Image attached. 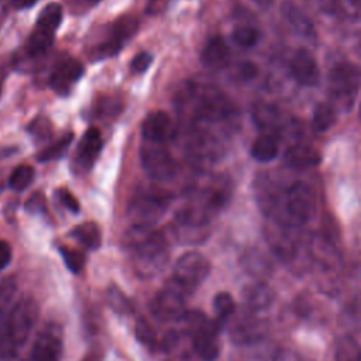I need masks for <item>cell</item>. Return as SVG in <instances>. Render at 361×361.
I'll use <instances>...</instances> for the list:
<instances>
[{
  "label": "cell",
  "instance_id": "1",
  "mask_svg": "<svg viewBox=\"0 0 361 361\" xmlns=\"http://www.w3.org/2000/svg\"><path fill=\"white\" fill-rule=\"evenodd\" d=\"M175 103L183 120H188L186 127L227 133L237 117L230 99L212 85L186 82L178 92Z\"/></svg>",
  "mask_w": 361,
  "mask_h": 361
},
{
  "label": "cell",
  "instance_id": "2",
  "mask_svg": "<svg viewBox=\"0 0 361 361\" xmlns=\"http://www.w3.org/2000/svg\"><path fill=\"white\" fill-rule=\"evenodd\" d=\"M123 240L131 252L133 267L141 278H154L165 268L169 258L168 245L164 235L152 226L133 224Z\"/></svg>",
  "mask_w": 361,
  "mask_h": 361
},
{
  "label": "cell",
  "instance_id": "3",
  "mask_svg": "<svg viewBox=\"0 0 361 361\" xmlns=\"http://www.w3.org/2000/svg\"><path fill=\"white\" fill-rule=\"evenodd\" d=\"M38 317V305L30 298H21L0 320V358L13 357L27 341Z\"/></svg>",
  "mask_w": 361,
  "mask_h": 361
},
{
  "label": "cell",
  "instance_id": "4",
  "mask_svg": "<svg viewBox=\"0 0 361 361\" xmlns=\"http://www.w3.org/2000/svg\"><path fill=\"white\" fill-rule=\"evenodd\" d=\"M172 193L162 189H137L128 202V216L134 224L152 226L166 210Z\"/></svg>",
  "mask_w": 361,
  "mask_h": 361
},
{
  "label": "cell",
  "instance_id": "5",
  "mask_svg": "<svg viewBox=\"0 0 361 361\" xmlns=\"http://www.w3.org/2000/svg\"><path fill=\"white\" fill-rule=\"evenodd\" d=\"M317 210V195L314 188L305 180H296L288 189L285 199L286 219L298 226L309 221Z\"/></svg>",
  "mask_w": 361,
  "mask_h": 361
},
{
  "label": "cell",
  "instance_id": "6",
  "mask_svg": "<svg viewBox=\"0 0 361 361\" xmlns=\"http://www.w3.org/2000/svg\"><path fill=\"white\" fill-rule=\"evenodd\" d=\"M140 158L145 173L157 182L169 180L175 175V159L164 142L144 140L140 147Z\"/></svg>",
  "mask_w": 361,
  "mask_h": 361
},
{
  "label": "cell",
  "instance_id": "7",
  "mask_svg": "<svg viewBox=\"0 0 361 361\" xmlns=\"http://www.w3.org/2000/svg\"><path fill=\"white\" fill-rule=\"evenodd\" d=\"M360 85V72L350 62L337 63L329 73V92L334 102L344 109H350Z\"/></svg>",
  "mask_w": 361,
  "mask_h": 361
},
{
  "label": "cell",
  "instance_id": "8",
  "mask_svg": "<svg viewBox=\"0 0 361 361\" xmlns=\"http://www.w3.org/2000/svg\"><path fill=\"white\" fill-rule=\"evenodd\" d=\"M186 290L176 281L171 279L162 289L157 292L151 300V312L161 320L180 319L186 312Z\"/></svg>",
  "mask_w": 361,
  "mask_h": 361
},
{
  "label": "cell",
  "instance_id": "9",
  "mask_svg": "<svg viewBox=\"0 0 361 361\" xmlns=\"http://www.w3.org/2000/svg\"><path fill=\"white\" fill-rule=\"evenodd\" d=\"M228 323L230 337L237 344L257 343L267 333V322L259 317V312H254L245 306L237 309Z\"/></svg>",
  "mask_w": 361,
  "mask_h": 361
},
{
  "label": "cell",
  "instance_id": "10",
  "mask_svg": "<svg viewBox=\"0 0 361 361\" xmlns=\"http://www.w3.org/2000/svg\"><path fill=\"white\" fill-rule=\"evenodd\" d=\"M209 272V259L197 251H188L183 255H180L176 261L173 267L172 279L190 292L196 289L207 278Z\"/></svg>",
  "mask_w": 361,
  "mask_h": 361
},
{
  "label": "cell",
  "instance_id": "11",
  "mask_svg": "<svg viewBox=\"0 0 361 361\" xmlns=\"http://www.w3.org/2000/svg\"><path fill=\"white\" fill-rule=\"evenodd\" d=\"M295 224L274 220L265 226V240L271 251L282 261H290L298 252V234Z\"/></svg>",
  "mask_w": 361,
  "mask_h": 361
},
{
  "label": "cell",
  "instance_id": "12",
  "mask_svg": "<svg viewBox=\"0 0 361 361\" xmlns=\"http://www.w3.org/2000/svg\"><path fill=\"white\" fill-rule=\"evenodd\" d=\"M219 329L216 322L206 317L189 333L195 353L204 361H214L220 354Z\"/></svg>",
  "mask_w": 361,
  "mask_h": 361
},
{
  "label": "cell",
  "instance_id": "13",
  "mask_svg": "<svg viewBox=\"0 0 361 361\" xmlns=\"http://www.w3.org/2000/svg\"><path fill=\"white\" fill-rule=\"evenodd\" d=\"M83 65L71 56H63L52 68L49 76L51 87L61 96H66L72 86L82 78Z\"/></svg>",
  "mask_w": 361,
  "mask_h": 361
},
{
  "label": "cell",
  "instance_id": "14",
  "mask_svg": "<svg viewBox=\"0 0 361 361\" xmlns=\"http://www.w3.org/2000/svg\"><path fill=\"white\" fill-rule=\"evenodd\" d=\"M138 21L134 17H121L118 18L113 27L110 37L94 51L99 58H106L117 54L123 45L137 32Z\"/></svg>",
  "mask_w": 361,
  "mask_h": 361
},
{
  "label": "cell",
  "instance_id": "15",
  "mask_svg": "<svg viewBox=\"0 0 361 361\" xmlns=\"http://www.w3.org/2000/svg\"><path fill=\"white\" fill-rule=\"evenodd\" d=\"M290 73L293 79L302 86H317L320 80V71L312 52L305 48L296 51L290 61Z\"/></svg>",
  "mask_w": 361,
  "mask_h": 361
},
{
  "label": "cell",
  "instance_id": "16",
  "mask_svg": "<svg viewBox=\"0 0 361 361\" xmlns=\"http://www.w3.org/2000/svg\"><path fill=\"white\" fill-rule=\"evenodd\" d=\"M62 354L61 334L55 327H47L31 348L32 361H58Z\"/></svg>",
  "mask_w": 361,
  "mask_h": 361
},
{
  "label": "cell",
  "instance_id": "17",
  "mask_svg": "<svg viewBox=\"0 0 361 361\" xmlns=\"http://www.w3.org/2000/svg\"><path fill=\"white\" fill-rule=\"evenodd\" d=\"M171 133H172L171 117L168 116V113L161 110L149 113L141 124L142 140L164 142L171 135Z\"/></svg>",
  "mask_w": 361,
  "mask_h": 361
},
{
  "label": "cell",
  "instance_id": "18",
  "mask_svg": "<svg viewBox=\"0 0 361 361\" xmlns=\"http://www.w3.org/2000/svg\"><path fill=\"white\" fill-rule=\"evenodd\" d=\"M275 299L274 289L264 281H255L244 286L243 289V300L244 306L254 310L261 312L268 309Z\"/></svg>",
  "mask_w": 361,
  "mask_h": 361
},
{
  "label": "cell",
  "instance_id": "19",
  "mask_svg": "<svg viewBox=\"0 0 361 361\" xmlns=\"http://www.w3.org/2000/svg\"><path fill=\"white\" fill-rule=\"evenodd\" d=\"M200 61L206 68L221 69L230 62V49L226 41L220 35H214L207 39L202 49Z\"/></svg>",
  "mask_w": 361,
  "mask_h": 361
},
{
  "label": "cell",
  "instance_id": "20",
  "mask_svg": "<svg viewBox=\"0 0 361 361\" xmlns=\"http://www.w3.org/2000/svg\"><path fill=\"white\" fill-rule=\"evenodd\" d=\"M285 162L295 169H307L316 166L322 161L320 152L309 144H295L285 151Z\"/></svg>",
  "mask_w": 361,
  "mask_h": 361
},
{
  "label": "cell",
  "instance_id": "21",
  "mask_svg": "<svg viewBox=\"0 0 361 361\" xmlns=\"http://www.w3.org/2000/svg\"><path fill=\"white\" fill-rule=\"evenodd\" d=\"M103 147V137L99 128L90 127L83 134L78 145V158L85 166H92V164L99 157Z\"/></svg>",
  "mask_w": 361,
  "mask_h": 361
},
{
  "label": "cell",
  "instance_id": "22",
  "mask_svg": "<svg viewBox=\"0 0 361 361\" xmlns=\"http://www.w3.org/2000/svg\"><path fill=\"white\" fill-rule=\"evenodd\" d=\"M281 13L289 21V24L305 37H314V30L306 14L292 1L286 0L281 6Z\"/></svg>",
  "mask_w": 361,
  "mask_h": 361
},
{
  "label": "cell",
  "instance_id": "23",
  "mask_svg": "<svg viewBox=\"0 0 361 361\" xmlns=\"http://www.w3.org/2000/svg\"><path fill=\"white\" fill-rule=\"evenodd\" d=\"M251 117L258 128L271 130L279 123L281 114L275 106L265 102H257L251 107Z\"/></svg>",
  "mask_w": 361,
  "mask_h": 361
},
{
  "label": "cell",
  "instance_id": "24",
  "mask_svg": "<svg viewBox=\"0 0 361 361\" xmlns=\"http://www.w3.org/2000/svg\"><path fill=\"white\" fill-rule=\"evenodd\" d=\"M279 151L278 138L274 134H262L255 138L251 145V155L259 162L272 161Z\"/></svg>",
  "mask_w": 361,
  "mask_h": 361
},
{
  "label": "cell",
  "instance_id": "25",
  "mask_svg": "<svg viewBox=\"0 0 361 361\" xmlns=\"http://www.w3.org/2000/svg\"><path fill=\"white\" fill-rule=\"evenodd\" d=\"M72 235L78 240L83 247L89 250H97L102 244V233L96 223L85 221L78 224L72 230Z\"/></svg>",
  "mask_w": 361,
  "mask_h": 361
},
{
  "label": "cell",
  "instance_id": "26",
  "mask_svg": "<svg viewBox=\"0 0 361 361\" xmlns=\"http://www.w3.org/2000/svg\"><path fill=\"white\" fill-rule=\"evenodd\" d=\"M337 121V111L336 107L330 103H319L313 110L312 126L319 133L329 131Z\"/></svg>",
  "mask_w": 361,
  "mask_h": 361
},
{
  "label": "cell",
  "instance_id": "27",
  "mask_svg": "<svg viewBox=\"0 0 361 361\" xmlns=\"http://www.w3.org/2000/svg\"><path fill=\"white\" fill-rule=\"evenodd\" d=\"M62 21V7L58 3H48L39 11L35 27L55 34Z\"/></svg>",
  "mask_w": 361,
  "mask_h": 361
},
{
  "label": "cell",
  "instance_id": "28",
  "mask_svg": "<svg viewBox=\"0 0 361 361\" xmlns=\"http://www.w3.org/2000/svg\"><path fill=\"white\" fill-rule=\"evenodd\" d=\"M54 42V34L48 32L45 30L41 28H34V31L30 34L25 48H27V54L30 56H41L44 55L49 47Z\"/></svg>",
  "mask_w": 361,
  "mask_h": 361
},
{
  "label": "cell",
  "instance_id": "29",
  "mask_svg": "<svg viewBox=\"0 0 361 361\" xmlns=\"http://www.w3.org/2000/svg\"><path fill=\"white\" fill-rule=\"evenodd\" d=\"M213 310L216 314L217 326L228 323L237 310V305L228 292H219L213 299Z\"/></svg>",
  "mask_w": 361,
  "mask_h": 361
},
{
  "label": "cell",
  "instance_id": "30",
  "mask_svg": "<svg viewBox=\"0 0 361 361\" xmlns=\"http://www.w3.org/2000/svg\"><path fill=\"white\" fill-rule=\"evenodd\" d=\"M334 361H361V347L351 336L338 338L334 350Z\"/></svg>",
  "mask_w": 361,
  "mask_h": 361
},
{
  "label": "cell",
  "instance_id": "31",
  "mask_svg": "<svg viewBox=\"0 0 361 361\" xmlns=\"http://www.w3.org/2000/svg\"><path fill=\"white\" fill-rule=\"evenodd\" d=\"M72 141H73V134L66 133L56 142H54V144L45 147L44 149H41L38 157H37L38 161L39 162H48V161H54V159L61 158L65 154V151L69 148Z\"/></svg>",
  "mask_w": 361,
  "mask_h": 361
},
{
  "label": "cell",
  "instance_id": "32",
  "mask_svg": "<svg viewBox=\"0 0 361 361\" xmlns=\"http://www.w3.org/2000/svg\"><path fill=\"white\" fill-rule=\"evenodd\" d=\"M34 176H35V171H34L32 166L20 165L11 172L10 179H8V185L14 190H24L32 183Z\"/></svg>",
  "mask_w": 361,
  "mask_h": 361
},
{
  "label": "cell",
  "instance_id": "33",
  "mask_svg": "<svg viewBox=\"0 0 361 361\" xmlns=\"http://www.w3.org/2000/svg\"><path fill=\"white\" fill-rule=\"evenodd\" d=\"M135 337L140 343L149 348H155L159 343L157 331L145 317H138L135 322Z\"/></svg>",
  "mask_w": 361,
  "mask_h": 361
},
{
  "label": "cell",
  "instance_id": "34",
  "mask_svg": "<svg viewBox=\"0 0 361 361\" xmlns=\"http://www.w3.org/2000/svg\"><path fill=\"white\" fill-rule=\"evenodd\" d=\"M106 299H107L110 307L120 314H127L133 310L130 299L117 286H110L107 289Z\"/></svg>",
  "mask_w": 361,
  "mask_h": 361
},
{
  "label": "cell",
  "instance_id": "35",
  "mask_svg": "<svg viewBox=\"0 0 361 361\" xmlns=\"http://www.w3.org/2000/svg\"><path fill=\"white\" fill-rule=\"evenodd\" d=\"M233 41L241 47V48H251L258 42L259 32L257 28L251 25H238L234 28L233 34Z\"/></svg>",
  "mask_w": 361,
  "mask_h": 361
},
{
  "label": "cell",
  "instance_id": "36",
  "mask_svg": "<svg viewBox=\"0 0 361 361\" xmlns=\"http://www.w3.org/2000/svg\"><path fill=\"white\" fill-rule=\"evenodd\" d=\"M35 141H48L52 135V123L45 116L35 117L27 127Z\"/></svg>",
  "mask_w": 361,
  "mask_h": 361
},
{
  "label": "cell",
  "instance_id": "37",
  "mask_svg": "<svg viewBox=\"0 0 361 361\" xmlns=\"http://www.w3.org/2000/svg\"><path fill=\"white\" fill-rule=\"evenodd\" d=\"M61 254L62 258L65 261V265L75 274L80 272L85 267V255L82 251L75 250V248H69V247H62L61 248Z\"/></svg>",
  "mask_w": 361,
  "mask_h": 361
},
{
  "label": "cell",
  "instance_id": "38",
  "mask_svg": "<svg viewBox=\"0 0 361 361\" xmlns=\"http://www.w3.org/2000/svg\"><path fill=\"white\" fill-rule=\"evenodd\" d=\"M17 290V283L14 278L7 276L0 281V313H3L10 302L13 300Z\"/></svg>",
  "mask_w": 361,
  "mask_h": 361
},
{
  "label": "cell",
  "instance_id": "39",
  "mask_svg": "<svg viewBox=\"0 0 361 361\" xmlns=\"http://www.w3.org/2000/svg\"><path fill=\"white\" fill-rule=\"evenodd\" d=\"M151 63H152V55L149 52H140L133 58L130 68H131V72L134 73H142L149 68Z\"/></svg>",
  "mask_w": 361,
  "mask_h": 361
},
{
  "label": "cell",
  "instance_id": "40",
  "mask_svg": "<svg viewBox=\"0 0 361 361\" xmlns=\"http://www.w3.org/2000/svg\"><path fill=\"white\" fill-rule=\"evenodd\" d=\"M120 110V103L114 97L100 99L97 103V111L100 116H116Z\"/></svg>",
  "mask_w": 361,
  "mask_h": 361
},
{
  "label": "cell",
  "instance_id": "41",
  "mask_svg": "<svg viewBox=\"0 0 361 361\" xmlns=\"http://www.w3.org/2000/svg\"><path fill=\"white\" fill-rule=\"evenodd\" d=\"M45 207H47V203H45V196L39 192H35L32 193L28 200L25 202V209L27 212L30 213H34V214H38V213H44L45 212Z\"/></svg>",
  "mask_w": 361,
  "mask_h": 361
},
{
  "label": "cell",
  "instance_id": "42",
  "mask_svg": "<svg viewBox=\"0 0 361 361\" xmlns=\"http://www.w3.org/2000/svg\"><path fill=\"white\" fill-rule=\"evenodd\" d=\"M56 196H58L59 202H61L68 210H71L72 213H78V212H79V209H80L79 202L76 200V197H75L71 192H68L66 189H58V190H56Z\"/></svg>",
  "mask_w": 361,
  "mask_h": 361
},
{
  "label": "cell",
  "instance_id": "43",
  "mask_svg": "<svg viewBox=\"0 0 361 361\" xmlns=\"http://www.w3.org/2000/svg\"><path fill=\"white\" fill-rule=\"evenodd\" d=\"M11 259V247L7 241L0 240V271L8 265Z\"/></svg>",
  "mask_w": 361,
  "mask_h": 361
},
{
  "label": "cell",
  "instance_id": "44",
  "mask_svg": "<svg viewBox=\"0 0 361 361\" xmlns=\"http://www.w3.org/2000/svg\"><path fill=\"white\" fill-rule=\"evenodd\" d=\"M171 0H149L147 4V13L148 14H159L164 11Z\"/></svg>",
  "mask_w": 361,
  "mask_h": 361
},
{
  "label": "cell",
  "instance_id": "45",
  "mask_svg": "<svg viewBox=\"0 0 361 361\" xmlns=\"http://www.w3.org/2000/svg\"><path fill=\"white\" fill-rule=\"evenodd\" d=\"M35 1L37 0H13V4L17 8H27V7H31Z\"/></svg>",
  "mask_w": 361,
  "mask_h": 361
},
{
  "label": "cell",
  "instance_id": "46",
  "mask_svg": "<svg viewBox=\"0 0 361 361\" xmlns=\"http://www.w3.org/2000/svg\"><path fill=\"white\" fill-rule=\"evenodd\" d=\"M258 6H261V7H268L271 3H272V0H254Z\"/></svg>",
  "mask_w": 361,
  "mask_h": 361
},
{
  "label": "cell",
  "instance_id": "47",
  "mask_svg": "<svg viewBox=\"0 0 361 361\" xmlns=\"http://www.w3.org/2000/svg\"><path fill=\"white\" fill-rule=\"evenodd\" d=\"M360 116H361V106H360Z\"/></svg>",
  "mask_w": 361,
  "mask_h": 361
},
{
  "label": "cell",
  "instance_id": "48",
  "mask_svg": "<svg viewBox=\"0 0 361 361\" xmlns=\"http://www.w3.org/2000/svg\"><path fill=\"white\" fill-rule=\"evenodd\" d=\"M92 1H99V0H92Z\"/></svg>",
  "mask_w": 361,
  "mask_h": 361
}]
</instances>
